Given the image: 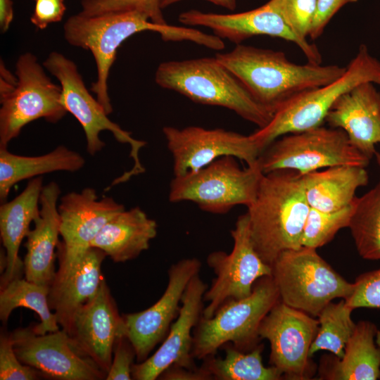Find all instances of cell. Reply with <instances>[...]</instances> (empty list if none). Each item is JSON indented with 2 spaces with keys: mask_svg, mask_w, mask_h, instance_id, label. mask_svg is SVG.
<instances>
[{
  "mask_svg": "<svg viewBox=\"0 0 380 380\" xmlns=\"http://www.w3.org/2000/svg\"><path fill=\"white\" fill-rule=\"evenodd\" d=\"M158 379L161 380H211L212 376L201 365L195 369H188L172 365L163 371Z\"/></svg>",
  "mask_w": 380,
  "mask_h": 380,
  "instance_id": "obj_41",
  "label": "cell"
},
{
  "mask_svg": "<svg viewBox=\"0 0 380 380\" xmlns=\"http://www.w3.org/2000/svg\"><path fill=\"white\" fill-rule=\"evenodd\" d=\"M163 0H82V12L94 15L108 12L137 11L158 25H167L163 15Z\"/></svg>",
  "mask_w": 380,
  "mask_h": 380,
  "instance_id": "obj_34",
  "label": "cell"
},
{
  "mask_svg": "<svg viewBox=\"0 0 380 380\" xmlns=\"http://www.w3.org/2000/svg\"><path fill=\"white\" fill-rule=\"evenodd\" d=\"M182 0H163L161 3L162 9L174 4L177 2L181 1ZM211 3L215 4V5L220 6L230 11H234L236 6V0H206Z\"/></svg>",
  "mask_w": 380,
  "mask_h": 380,
  "instance_id": "obj_44",
  "label": "cell"
},
{
  "mask_svg": "<svg viewBox=\"0 0 380 380\" xmlns=\"http://www.w3.org/2000/svg\"><path fill=\"white\" fill-rule=\"evenodd\" d=\"M157 223L139 207L122 210L108 220L91 243L115 262L138 257L157 234Z\"/></svg>",
  "mask_w": 380,
  "mask_h": 380,
  "instance_id": "obj_24",
  "label": "cell"
},
{
  "mask_svg": "<svg viewBox=\"0 0 380 380\" xmlns=\"http://www.w3.org/2000/svg\"><path fill=\"white\" fill-rule=\"evenodd\" d=\"M84 164L82 155L63 145L38 156L14 154L0 146L1 202L6 201L11 188L20 181L57 171L76 172Z\"/></svg>",
  "mask_w": 380,
  "mask_h": 380,
  "instance_id": "obj_28",
  "label": "cell"
},
{
  "mask_svg": "<svg viewBox=\"0 0 380 380\" xmlns=\"http://www.w3.org/2000/svg\"><path fill=\"white\" fill-rule=\"evenodd\" d=\"M348 227L359 255L365 260H380V182L357 197Z\"/></svg>",
  "mask_w": 380,
  "mask_h": 380,
  "instance_id": "obj_31",
  "label": "cell"
},
{
  "mask_svg": "<svg viewBox=\"0 0 380 380\" xmlns=\"http://www.w3.org/2000/svg\"><path fill=\"white\" fill-rule=\"evenodd\" d=\"M230 233L232 251H213L206 259L215 277L204 293L203 300L208 303L203 311L205 318L213 317L226 300L248 296L258 279L272 274L271 265L265 263L254 248L247 213L238 217Z\"/></svg>",
  "mask_w": 380,
  "mask_h": 380,
  "instance_id": "obj_12",
  "label": "cell"
},
{
  "mask_svg": "<svg viewBox=\"0 0 380 380\" xmlns=\"http://www.w3.org/2000/svg\"><path fill=\"white\" fill-rule=\"evenodd\" d=\"M363 82L380 85V61L362 44L355 56L338 78L296 96L273 114L270 122L251 134L261 152L285 134L303 132L322 125L337 99Z\"/></svg>",
  "mask_w": 380,
  "mask_h": 380,
  "instance_id": "obj_5",
  "label": "cell"
},
{
  "mask_svg": "<svg viewBox=\"0 0 380 380\" xmlns=\"http://www.w3.org/2000/svg\"><path fill=\"white\" fill-rule=\"evenodd\" d=\"M271 267L280 300L312 317H318L334 299H346L353 291L354 284L338 274L315 248L284 251Z\"/></svg>",
  "mask_w": 380,
  "mask_h": 380,
  "instance_id": "obj_7",
  "label": "cell"
},
{
  "mask_svg": "<svg viewBox=\"0 0 380 380\" xmlns=\"http://www.w3.org/2000/svg\"><path fill=\"white\" fill-rule=\"evenodd\" d=\"M266 4L296 35L306 39L315 17L317 0H270Z\"/></svg>",
  "mask_w": 380,
  "mask_h": 380,
  "instance_id": "obj_35",
  "label": "cell"
},
{
  "mask_svg": "<svg viewBox=\"0 0 380 380\" xmlns=\"http://www.w3.org/2000/svg\"><path fill=\"white\" fill-rule=\"evenodd\" d=\"M310 207L323 212H334L352 205L355 192L368 184L365 167L341 165L302 175Z\"/></svg>",
  "mask_w": 380,
  "mask_h": 380,
  "instance_id": "obj_26",
  "label": "cell"
},
{
  "mask_svg": "<svg viewBox=\"0 0 380 380\" xmlns=\"http://www.w3.org/2000/svg\"><path fill=\"white\" fill-rule=\"evenodd\" d=\"M61 191L56 182L44 185L39 204V216L34 227L27 234L26 254L23 260L25 279L39 285L50 287L56 274V249L60 236L61 218L58 200Z\"/></svg>",
  "mask_w": 380,
  "mask_h": 380,
  "instance_id": "obj_22",
  "label": "cell"
},
{
  "mask_svg": "<svg viewBox=\"0 0 380 380\" xmlns=\"http://www.w3.org/2000/svg\"><path fill=\"white\" fill-rule=\"evenodd\" d=\"M155 81L194 102L228 108L258 128L266 126L273 117L215 57L161 63Z\"/></svg>",
  "mask_w": 380,
  "mask_h": 380,
  "instance_id": "obj_4",
  "label": "cell"
},
{
  "mask_svg": "<svg viewBox=\"0 0 380 380\" xmlns=\"http://www.w3.org/2000/svg\"><path fill=\"white\" fill-rule=\"evenodd\" d=\"M17 84L0 99V146L7 147L28 123L44 118L56 123L67 113L61 87L53 83L32 53L21 54L15 65Z\"/></svg>",
  "mask_w": 380,
  "mask_h": 380,
  "instance_id": "obj_11",
  "label": "cell"
},
{
  "mask_svg": "<svg viewBox=\"0 0 380 380\" xmlns=\"http://www.w3.org/2000/svg\"><path fill=\"white\" fill-rule=\"evenodd\" d=\"M374 156L376 158V163H377V165L379 166V171H380V152L376 151ZM379 182H380V180H379Z\"/></svg>",
  "mask_w": 380,
  "mask_h": 380,
  "instance_id": "obj_45",
  "label": "cell"
},
{
  "mask_svg": "<svg viewBox=\"0 0 380 380\" xmlns=\"http://www.w3.org/2000/svg\"><path fill=\"white\" fill-rule=\"evenodd\" d=\"M353 284L352 293L345 299L348 306L380 309V268L359 275Z\"/></svg>",
  "mask_w": 380,
  "mask_h": 380,
  "instance_id": "obj_37",
  "label": "cell"
},
{
  "mask_svg": "<svg viewBox=\"0 0 380 380\" xmlns=\"http://www.w3.org/2000/svg\"><path fill=\"white\" fill-rule=\"evenodd\" d=\"M358 0H317L315 17L311 25L309 37L316 39L323 33L326 26L334 15L344 5Z\"/></svg>",
  "mask_w": 380,
  "mask_h": 380,
  "instance_id": "obj_40",
  "label": "cell"
},
{
  "mask_svg": "<svg viewBox=\"0 0 380 380\" xmlns=\"http://www.w3.org/2000/svg\"><path fill=\"white\" fill-rule=\"evenodd\" d=\"M20 361L48 377L60 380H101L106 374L89 358L80 355L63 329L37 334L32 325L11 333Z\"/></svg>",
  "mask_w": 380,
  "mask_h": 380,
  "instance_id": "obj_16",
  "label": "cell"
},
{
  "mask_svg": "<svg viewBox=\"0 0 380 380\" xmlns=\"http://www.w3.org/2000/svg\"><path fill=\"white\" fill-rule=\"evenodd\" d=\"M201 266L196 258H183L172 264L167 272V287L159 300L148 309L122 316L125 334L135 349L138 362L146 360L166 337L172 322L178 315L186 286L199 274Z\"/></svg>",
  "mask_w": 380,
  "mask_h": 380,
  "instance_id": "obj_18",
  "label": "cell"
},
{
  "mask_svg": "<svg viewBox=\"0 0 380 380\" xmlns=\"http://www.w3.org/2000/svg\"><path fill=\"white\" fill-rule=\"evenodd\" d=\"M310 209L299 172L278 170L262 175L247 213L254 248L265 263L272 265L281 252L302 246Z\"/></svg>",
  "mask_w": 380,
  "mask_h": 380,
  "instance_id": "obj_3",
  "label": "cell"
},
{
  "mask_svg": "<svg viewBox=\"0 0 380 380\" xmlns=\"http://www.w3.org/2000/svg\"><path fill=\"white\" fill-rule=\"evenodd\" d=\"M113 357L106 380H130L135 349L129 338L125 335L118 337L113 348Z\"/></svg>",
  "mask_w": 380,
  "mask_h": 380,
  "instance_id": "obj_38",
  "label": "cell"
},
{
  "mask_svg": "<svg viewBox=\"0 0 380 380\" xmlns=\"http://www.w3.org/2000/svg\"><path fill=\"white\" fill-rule=\"evenodd\" d=\"M353 310L343 298L337 303L331 302L322 309L318 315L319 329L309 350L310 357L322 350L343 357L356 325L351 319Z\"/></svg>",
  "mask_w": 380,
  "mask_h": 380,
  "instance_id": "obj_32",
  "label": "cell"
},
{
  "mask_svg": "<svg viewBox=\"0 0 380 380\" xmlns=\"http://www.w3.org/2000/svg\"><path fill=\"white\" fill-rule=\"evenodd\" d=\"M355 202L334 212L310 207L303 232L302 246L317 249L331 241L340 229L348 227Z\"/></svg>",
  "mask_w": 380,
  "mask_h": 380,
  "instance_id": "obj_33",
  "label": "cell"
},
{
  "mask_svg": "<svg viewBox=\"0 0 380 380\" xmlns=\"http://www.w3.org/2000/svg\"><path fill=\"white\" fill-rule=\"evenodd\" d=\"M342 129L350 144L371 160L380 144V91L372 82H363L341 96L325 120Z\"/></svg>",
  "mask_w": 380,
  "mask_h": 380,
  "instance_id": "obj_21",
  "label": "cell"
},
{
  "mask_svg": "<svg viewBox=\"0 0 380 380\" xmlns=\"http://www.w3.org/2000/svg\"><path fill=\"white\" fill-rule=\"evenodd\" d=\"M208 285L195 275L189 282L181 300L177 319L171 324L163 342L153 355L134 364L132 377L135 380H155L172 365L195 369L192 355L193 334L203 311V296Z\"/></svg>",
  "mask_w": 380,
  "mask_h": 380,
  "instance_id": "obj_20",
  "label": "cell"
},
{
  "mask_svg": "<svg viewBox=\"0 0 380 380\" xmlns=\"http://www.w3.org/2000/svg\"><path fill=\"white\" fill-rule=\"evenodd\" d=\"M13 20L12 0H0V30L1 33L8 31Z\"/></svg>",
  "mask_w": 380,
  "mask_h": 380,
  "instance_id": "obj_43",
  "label": "cell"
},
{
  "mask_svg": "<svg viewBox=\"0 0 380 380\" xmlns=\"http://www.w3.org/2000/svg\"><path fill=\"white\" fill-rule=\"evenodd\" d=\"M42 375L37 369L23 364L13 348L11 333H1L0 379L34 380Z\"/></svg>",
  "mask_w": 380,
  "mask_h": 380,
  "instance_id": "obj_36",
  "label": "cell"
},
{
  "mask_svg": "<svg viewBox=\"0 0 380 380\" xmlns=\"http://www.w3.org/2000/svg\"><path fill=\"white\" fill-rule=\"evenodd\" d=\"M163 132L173 158L175 177L197 171L214 160L231 156L254 166L261 151L251 134L221 128L164 127Z\"/></svg>",
  "mask_w": 380,
  "mask_h": 380,
  "instance_id": "obj_15",
  "label": "cell"
},
{
  "mask_svg": "<svg viewBox=\"0 0 380 380\" xmlns=\"http://www.w3.org/2000/svg\"><path fill=\"white\" fill-rule=\"evenodd\" d=\"M215 58L273 114L296 96L334 81L346 70L338 65L296 64L284 52L241 44Z\"/></svg>",
  "mask_w": 380,
  "mask_h": 380,
  "instance_id": "obj_2",
  "label": "cell"
},
{
  "mask_svg": "<svg viewBox=\"0 0 380 380\" xmlns=\"http://www.w3.org/2000/svg\"><path fill=\"white\" fill-rule=\"evenodd\" d=\"M62 329L77 353L91 360L107 374L115 343L125 334V329L104 279L97 294L79 308Z\"/></svg>",
  "mask_w": 380,
  "mask_h": 380,
  "instance_id": "obj_17",
  "label": "cell"
},
{
  "mask_svg": "<svg viewBox=\"0 0 380 380\" xmlns=\"http://www.w3.org/2000/svg\"><path fill=\"white\" fill-rule=\"evenodd\" d=\"M279 300L272 276H265L255 281L248 296L226 300L210 318L201 316L193 331L194 359L215 355L227 343L243 352L253 350L260 340L262 319Z\"/></svg>",
  "mask_w": 380,
  "mask_h": 380,
  "instance_id": "obj_6",
  "label": "cell"
},
{
  "mask_svg": "<svg viewBox=\"0 0 380 380\" xmlns=\"http://www.w3.org/2000/svg\"><path fill=\"white\" fill-rule=\"evenodd\" d=\"M178 19L185 25L207 27L220 39H227L236 44L258 35L281 38L296 44L308 62L322 63V56L317 47L296 35L282 18L266 4L248 11L233 14L190 10L182 13Z\"/></svg>",
  "mask_w": 380,
  "mask_h": 380,
  "instance_id": "obj_19",
  "label": "cell"
},
{
  "mask_svg": "<svg viewBox=\"0 0 380 380\" xmlns=\"http://www.w3.org/2000/svg\"><path fill=\"white\" fill-rule=\"evenodd\" d=\"M66 11L64 0H35L31 23L44 30L49 25L61 21Z\"/></svg>",
  "mask_w": 380,
  "mask_h": 380,
  "instance_id": "obj_39",
  "label": "cell"
},
{
  "mask_svg": "<svg viewBox=\"0 0 380 380\" xmlns=\"http://www.w3.org/2000/svg\"><path fill=\"white\" fill-rule=\"evenodd\" d=\"M106 257L101 250L91 247L72 272L53 279L49 289V305L62 329L79 308L97 294L104 279L101 264Z\"/></svg>",
  "mask_w": 380,
  "mask_h": 380,
  "instance_id": "obj_25",
  "label": "cell"
},
{
  "mask_svg": "<svg viewBox=\"0 0 380 380\" xmlns=\"http://www.w3.org/2000/svg\"><path fill=\"white\" fill-rule=\"evenodd\" d=\"M0 75V99H2L13 91L17 84L18 78L6 69L2 61H1Z\"/></svg>",
  "mask_w": 380,
  "mask_h": 380,
  "instance_id": "obj_42",
  "label": "cell"
},
{
  "mask_svg": "<svg viewBox=\"0 0 380 380\" xmlns=\"http://www.w3.org/2000/svg\"><path fill=\"white\" fill-rule=\"evenodd\" d=\"M224 358L210 355L203 359L202 366L216 380H279L282 374L274 367L262 363V344L248 352H243L230 343L222 346Z\"/></svg>",
  "mask_w": 380,
  "mask_h": 380,
  "instance_id": "obj_29",
  "label": "cell"
},
{
  "mask_svg": "<svg viewBox=\"0 0 380 380\" xmlns=\"http://www.w3.org/2000/svg\"><path fill=\"white\" fill-rule=\"evenodd\" d=\"M58 208L62 240L58 246L59 268L54 279L63 278L72 272L103 225L125 210L111 197L99 199L96 190L91 187L63 196Z\"/></svg>",
  "mask_w": 380,
  "mask_h": 380,
  "instance_id": "obj_13",
  "label": "cell"
},
{
  "mask_svg": "<svg viewBox=\"0 0 380 380\" xmlns=\"http://www.w3.org/2000/svg\"><path fill=\"white\" fill-rule=\"evenodd\" d=\"M44 187L42 176L31 179L23 191L0 206V234L5 249L6 267L1 277V289L19 278L24 270L18 256L20 244L29 232L30 225L39 216L40 196Z\"/></svg>",
  "mask_w": 380,
  "mask_h": 380,
  "instance_id": "obj_23",
  "label": "cell"
},
{
  "mask_svg": "<svg viewBox=\"0 0 380 380\" xmlns=\"http://www.w3.org/2000/svg\"><path fill=\"white\" fill-rule=\"evenodd\" d=\"M49 286H42L28 280L16 278L10 281L0 292V319L6 324L11 312L18 307L34 311L40 323L32 325L37 334L58 331L59 324L55 313L49 305Z\"/></svg>",
  "mask_w": 380,
  "mask_h": 380,
  "instance_id": "obj_30",
  "label": "cell"
},
{
  "mask_svg": "<svg viewBox=\"0 0 380 380\" xmlns=\"http://www.w3.org/2000/svg\"><path fill=\"white\" fill-rule=\"evenodd\" d=\"M144 31L158 32L166 42L191 41L215 50L224 47L222 39L216 35L187 27L158 25L137 11L94 15L80 12L70 16L63 25L64 38L70 45L89 50L94 56L97 78L91 90L108 115L113 112L108 78L118 49L127 38Z\"/></svg>",
  "mask_w": 380,
  "mask_h": 380,
  "instance_id": "obj_1",
  "label": "cell"
},
{
  "mask_svg": "<svg viewBox=\"0 0 380 380\" xmlns=\"http://www.w3.org/2000/svg\"><path fill=\"white\" fill-rule=\"evenodd\" d=\"M369 162L342 129L320 125L277 139L261 153L257 165L263 174L292 170L303 175L341 165L367 167Z\"/></svg>",
  "mask_w": 380,
  "mask_h": 380,
  "instance_id": "obj_10",
  "label": "cell"
},
{
  "mask_svg": "<svg viewBox=\"0 0 380 380\" xmlns=\"http://www.w3.org/2000/svg\"><path fill=\"white\" fill-rule=\"evenodd\" d=\"M235 157L226 156L170 183V202L191 201L205 211L224 214L237 205L255 201L263 173L258 165L241 168Z\"/></svg>",
  "mask_w": 380,
  "mask_h": 380,
  "instance_id": "obj_9",
  "label": "cell"
},
{
  "mask_svg": "<svg viewBox=\"0 0 380 380\" xmlns=\"http://www.w3.org/2000/svg\"><path fill=\"white\" fill-rule=\"evenodd\" d=\"M43 66L60 82L61 102L67 112L80 122L86 137V149L91 156L101 151L106 144L100 138L102 131H110L115 139L130 146L133 167L115 179L108 189L128 181L132 177L145 172L139 159V151L146 145L144 141L133 138L131 133L111 121L101 104L89 93L77 65L63 54L53 51L43 63Z\"/></svg>",
  "mask_w": 380,
  "mask_h": 380,
  "instance_id": "obj_8",
  "label": "cell"
},
{
  "mask_svg": "<svg viewBox=\"0 0 380 380\" xmlns=\"http://www.w3.org/2000/svg\"><path fill=\"white\" fill-rule=\"evenodd\" d=\"M378 329L369 321H359L348 341L342 358H325L322 379L332 380H376L380 379V346L374 337Z\"/></svg>",
  "mask_w": 380,
  "mask_h": 380,
  "instance_id": "obj_27",
  "label": "cell"
},
{
  "mask_svg": "<svg viewBox=\"0 0 380 380\" xmlns=\"http://www.w3.org/2000/svg\"><path fill=\"white\" fill-rule=\"evenodd\" d=\"M318 329V319L278 300L258 329L260 339H267L270 343V366L284 379H310L315 367L309 350Z\"/></svg>",
  "mask_w": 380,
  "mask_h": 380,
  "instance_id": "obj_14",
  "label": "cell"
}]
</instances>
